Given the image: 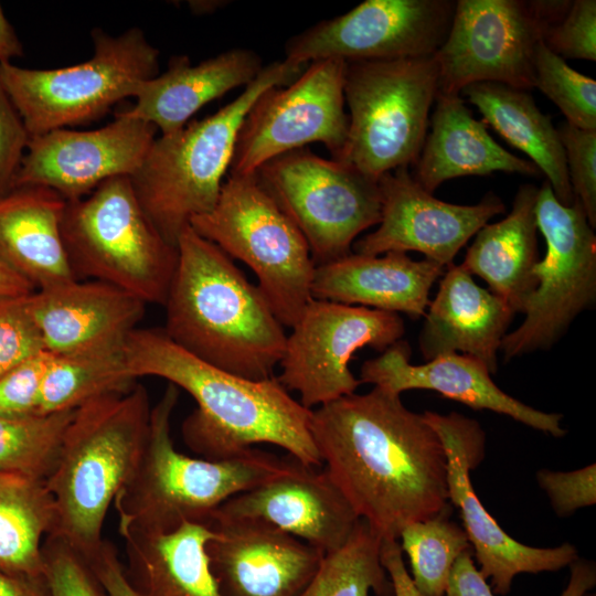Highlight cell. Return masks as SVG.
I'll use <instances>...</instances> for the list:
<instances>
[{
    "instance_id": "ba28073f",
    "label": "cell",
    "mask_w": 596,
    "mask_h": 596,
    "mask_svg": "<svg viewBox=\"0 0 596 596\" xmlns=\"http://www.w3.org/2000/svg\"><path fill=\"white\" fill-rule=\"evenodd\" d=\"M92 40V56L75 65L36 70L0 63V79L30 137L95 120L159 74V50L141 29L118 35L94 29Z\"/></svg>"
},
{
    "instance_id": "60d3db41",
    "label": "cell",
    "mask_w": 596,
    "mask_h": 596,
    "mask_svg": "<svg viewBox=\"0 0 596 596\" xmlns=\"http://www.w3.org/2000/svg\"><path fill=\"white\" fill-rule=\"evenodd\" d=\"M552 52L566 58L596 61V1L575 0L542 34Z\"/></svg>"
},
{
    "instance_id": "8fae6325",
    "label": "cell",
    "mask_w": 596,
    "mask_h": 596,
    "mask_svg": "<svg viewBox=\"0 0 596 596\" xmlns=\"http://www.w3.org/2000/svg\"><path fill=\"white\" fill-rule=\"evenodd\" d=\"M255 173L305 237L316 266L352 253L355 238L381 221L377 180L306 147L270 159Z\"/></svg>"
},
{
    "instance_id": "9c48e42d",
    "label": "cell",
    "mask_w": 596,
    "mask_h": 596,
    "mask_svg": "<svg viewBox=\"0 0 596 596\" xmlns=\"http://www.w3.org/2000/svg\"><path fill=\"white\" fill-rule=\"evenodd\" d=\"M190 226L252 269L284 327L297 322L312 299L316 265L305 237L256 173L228 174L214 207Z\"/></svg>"
},
{
    "instance_id": "e575fe53",
    "label": "cell",
    "mask_w": 596,
    "mask_h": 596,
    "mask_svg": "<svg viewBox=\"0 0 596 596\" xmlns=\"http://www.w3.org/2000/svg\"><path fill=\"white\" fill-rule=\"evenodd\" d=\"M74 413L0 416V473L46 481L57 464Z\"/></svg>"
},
{
    "instance_id": "836d02e7",
    "label": "cell",
    "mask_w": 596,
    "mask_h": 596,
    "mask_svg": "<svg viewBox=\"0 0 596 596\" xmlns=\"http://www.w3.org/2000/svg\"><path fill=\"white\" fill-rule=\"evenodd\" d=\"M382 539L362 519L348 541L323 555L299 596H394L389 574L381 561Z\"/></svg>"
},
{
    "instance_id": "db71d44e",
    "label": "cell",
    "mask_w": 596,
    "mask_h": 596,
    "mask_svg": "<svg viewBox=\"0 0 596 596\" xmlns=\"http://www.w3.org/2000/svg\"><path fill=\"white\" fill-rule=\"evenodd\" d=\"M584 596H595V594L586 593Z\"/></svg>"
},
{
    "instance_id": "ab89813d",
    "label": "cell",
    "mask_w": 596,
    "mask_h": 596,
    "mask_svg": "<svg viewBox=\"0 0 596 596\" xmlns=\"http://www.w3.org/2000/svg\"><path fill=\"white\" fill-rule=\"evenodd\" d=\"M26 296L0 298V376L46 351Z\"/></svg>"
},
{
    "instance_id": "4fadbf2b",
    "label": "cell",
    "mask_w": 596,
    "mask_h": 596,
    "mask_svg": "<svg viewBox=\"0 0 596 596\" xmlns=\"http://www.w3.org/2000/svg\"><path fill=\"white\" fill-rule=\"evenodd\" d=\"M535 215L546 252L532 268L536 287L523 322L502 339L499 351L505 361L550 349L596 300V236L579 202L563 205L545 181Z\"/></svg>"
},
{
    "instance_id": "c3c4849f",
    "label": "cell",
    "mask_w": 596,
    "mask_h": 596,
    "mask_svg": "<svg viewBox=\"0 0 596 596\" xmlns=\"http://www.w3.org/2000/svg\"><path fill=\"white\" fill-rule=\"evenodd\" d=\"M0 596H50L45 578L13 575L0 568Z\"/></svg>"
},
{
    "instance_id": "d4e9b609",
    "label": "cell",
    "mask_w": 596,
    "mask_h": 596,
    "mask_svg": "<svg viewBox=\"0 0 596 596\" xmlns=\"http://www.w3.org/2000/svg\"><path fill=\"white\" fill-rule=\"evenodd\" d=\"M445 267L403 252L349 255L315 268L311 295L319 300L362 306L411 318L426 315L433 284Z\"/></svg>"
},
{
    "instance_id": "cb8c5ba5",
    "label": "cell",
    "mask_w": 596,
    "mask_h": 596,
    "mask_svg": "<svg viewBox=\"0 0 596 596\" xmlns=\"http://www.w3.org/2000/svg\"><path fill=\"white\" fill-rule=\"evenodd\" d=\"M445 269L425 315L419 350L427 361L460 351L496 373L498 352L515 312L503 299L478 286L461 264Z\"/></svg>"
},
{
    "instance_id": "b9f144b4",
    "label": "cell",
    "mask_w": 596,
    "mask_h": 596,
    "mask_svg": "<svg viewBox=\"0 0 596 596\" xmlns=\"http://www.w3.org/2000/svg\"><path fill=\"white\" fill-rule=\"evenodd\" d=\"M52 353L42 351L0 376V416L39 414L40 394Z\"/></svg>"
},
{
    "instance_id": "7bdbcfd3",
    "label": "cell",
    "mask_w": 596,
    "mask_h": 596,
    "mask_svg": "<svg viewBox=\"0 0 596 596\" xmlns=\"http://www.w3.org/2000/svg\"><path fill=\"white\" fill-rule=\"evenodd\" d=\"M536 479L560 517H567L579 508L596 503L595 464L566 472L542 469L536 473Z\"/></svg>"
},
{
    "instance_id": "ffe728a7",
    "label": "cell",
    "mask_w": 596,
    "mask_h": 596,
    "mask_svg": "<svg viewBox=\"0 0 596 596\" xmlns=\"http://www.w3.org/2000/svg\"><path fill=\"white\" fill-rule=\"evenodd\" d=\"M206 551L222 596H299L323 553L265 522L211 517Z\"/></svg>"
},
{
    "instance_id": "e0dca14e",
    "label": "cell",
    "mask_w": 596,
    "mask_h": 596,
    "mask_svg": "<svg viewBox=\"0 0 596 596\" xmlns=\"http://www.w3.org/2000/svg\"><path fill=\"white\" fill-rule=\"evenodd\" d=\"M425 421L443 443L447 458L448 499L459 509L480 573L491 578L494 593L510 592L513 578L521 573L536 574L570 566L578 555L570 543L556 547H533L508 535L477 497L470 469L483 454L485 433L478 422L455 412L440 415L426 411Z\"/></svg>"
},
{
    "instance_id": "d590c367",
    "label": "cell",
    "mask_w": 596,
    "mask_h": 596,
    "mask_svg": "<svg viewBox=\"0 0 596 596\" xmlns=\"http://www.w3.org/2000/svg\"><path fill=\"white\" fill-rule=\"evenodd\" d=\"M448 514L449 508L426 521L408 524L400 534L412 581L424 596H444L454 563L471 547L465 530Z\"/></svg>"
},
{
    "instance_id": "816d5d0a",
    "label": "cell",
    "mask_w": 596,
    "mask_h": 596,
    "mask_svg": "<svg viewBox=\"0 0 596 596\" xmlns=\"http://www.w3.org/2000/svg\"><path fill=\"white\" fill-rule=\"evenodd\" d=\"M34 287L0 259V298L26 296Z\"/></svg>"
},
{
    "instance_id": "277c9868",
    "label": "cell",
    "mask_w": 596,
    "mask_h": 596,
    "mask_svg": "<svg viewBox=\"0 0 596 596\" xmlns=\"http://www.w3.org/2000/svg\"><path fill=\"white\" fill-rule=\"evenodd\" d=\"M150 411L141 384L75 409L46 486L55 504L50 535L84 558L104 541L108 509L137 471L148 439Z\"/></svg>"
},
{
    "instance_id": "f1b7e54d",
    "label": "cell",
    "mask_w": 596,
    "mask_h": 596,
    "mask_svg": "<svg viewBox=\"0 0 596 596\" xmlns=\"http://www.w3.org/2000/svg\"><path fill=\"white\" fill-rule=\"evenodd\" d=\"M128 560L127 577L140 596H222L206 551L207 522H185L167 533L118 523Z\"/></svg>"
},
{
    "instance_id": "2e32d148",
    "label": "cell",
    "mask_w": 596,
    "mask_h": 596,
    "mask_svg": "<svg viewBox=\"0 0 596 596\" xmlns=\"http://www.w3.org/2000/svg\"><path fill=\"white\" fill-rule=\"evenodd\" d=\"M454 9L449 0H366L288 39L285 60L309 64L433 55L448 34Z\"/></svg>"
},
{
    "instance_id": "d6986e66",
    "label": "cell",
    "mask_w": 596,
    "mask_h": 596,
    "mask_svg": "<svg viewBox=\"0 0 596 596\" xmlns=\"http://www.w3.org/2000/svg\"><path fill=\"white\" fill-rule=\"evenodd\" d=\"M377 183L381 221L375 231L355 240L352 252L356 254L415 251L446 268L491 217L505 212L504 203L491 192L473 205L440 201L417 183L408 168L387 172Z\"/></svg>"
},
{
    "instance_id": "7c38bea8",
    "label": "cell",
    "mask_w": 596,
    "mask_h": 596,
    "mask_svg": "<svg viewBox=\"0 0 596 596\" xmlns=\"http://www.w3.org/2000/svg\"><path fill=\"white\" fill-rule=\"evenodd\" d=\"M571 1L459 0L448 34L433 54L438 94L459 95L468 85L493 82L534 88V52L542 34Z\"/></svg>"
},
{
    "instance_id": "bcb514c9",
    "label": "cell",
    "mask_w": 596,
    "mask_h": 596,
    "mask_svg": "<svg viewBox=\"0 0 596 596\" xmlns=\"http://www.w3.org/2000/svg\"><path fill=\"white\" fill-rule=\"evenodd\" d=\"M444 596H493L486 578L475 566L472 547L461 553L454 563Z\"/></svg>"
},
{
    "instance_id": "681fc988",
    "label": "cell",
    "mask_w": 596,
    "mask_h": 596,
    "mask_svg": "<svg viewBox=\"0 0 596 596\" xmlns=\"http://www.w3.org/2000/svg\"><path fill=\"white\" fill-rule=\"evenodd\" d=\"M570 568V582L561 596H584L596 584L595 564L577 557Z\"/></svg>"
},
{
    "instance_id": "4316f807",
    "label": "cell",
    "mask_w": 596,
    "mask_h": 596,
    "mask_svg": "<svg viewBox=\"0 0 596 596\" xmlns=\"http://www.w3.org/2000/svg\"><path fill=\"white\" fill-rule=\"evenodd\" d=\"M65 204L38 187L0 196V259L38 290L77 279L62 237Z\"/></svg>"
},
{
    "instance_id": "d6a6232c",
    "label": "cell",
    "mask_w": 596,
    "mask_h": 596,
    "mask_svg": "<svg viewBox=\"0 0 596 596\" xmlns=\"http://www.w3.org/2000/svg\"><path fill=\"white\" fill-rule=\"evenodd\" d=\"M125 344L52 354L41 387L39 414L75 411L103 395L129 390L136 379L129 371Z\"/></svg>"
},
{
    "instance_id": "83f0119b",
    "label": "cell",
    "mask_w": 596,
    "mask_h": 596,
    "mask_svg": "<svg viewBox=\"0 0 596 596\" xmlns=\"http://www.w3.org/2000/svg\"><path fill=\"white\" fill-rule=\"evenodd\" d=\"M432 131L415 162L417 183L432 193L445 181L494 171L538 175L539 169L496 142L459 95L437 94Z\"/></svg>"
},
{
    "instance_id": "74e56055",
    "label": "cell",
    "mask_w": 596,
    "mask_h": 596,
    "mask_svg": "<svg viewBox=\"0 0 596 596\" xmlns=\"http://www.w3.org/2000/svg\"><path fill=\"white\" fill-rule=\"evenodd\" d=\"M558 136L565 152L570 184L592 228L596 227V130L560 124Z\"/></svg>"
},
{
    "instance_id": "8992f818",
    "label": "cell",
    "mask_w": 596,
    "mask_h": 596,
    "mask_svg": "<svg viewBox=\"0 0 596 596\" xmlns=\"http://www.w3.org/2000/svg\"><path fill=\"white\" fill-rule=\"evenodd\" d=\"M307 65L285 58L264 65L242 94L216 113L156 137L130 181L145 213L168 243L177 247L191 220L216 204L241 125L257 97L269 87L289 85Z\"/></svg>"
},
{
    "instance_id": "30bf717a",
    "label": "cell",
    "mask_w": 596,
    "mask_h": 596,
    "mask_svg": "<svg viewBox=\"0 0 596 596\" xmlns=\"http://www.w3.org/2000/svg\"><path fill=\"white\" fill-rule=\"evenodd\" d=\"M437 94L433 55L345 62L349 130L337 161L375 180L415 164Z\"/></svg>"
},
{
    "instance_id": "9a60e30c",
    "label": "cell",
    "mask_w": 596,
    "mask_h": 596,
    "mask_svg": "<svg viewBox=\"0 0 596 596\" xmlns=\"http://www.w3.org/2000/svg\"><path fill=\"white\" fill-rule=\"evenodd\" d=\"M291 329L276 377L309 409L355 393L362 384L350 370L356 351L383 352L405 333L398 313L315 298Z\"/></svg>"
},
{
    "instance_id": "603a6c76",
    "label": "cell",
    "mask_w": 596,
    "mask_h": 596,
    "mask_svg": "<svg viewBox=\"0 0 596 596\" xmlns=\"http://www.w3.org/2000/svg\"><path fill=\"white\" fill-rule=\"evenodd\" d=\"M25 301L45 350L55 355L125 344L146 309L143 301L99 280L39 289Z\"/></svg>"
},
{
    "instance_id": "f907efd6",
    "label": "cell",
    "mask_w": 596,
    "mask_h": 596,
    "mask_svg": "<svg viewBox=\"0 0 596 596\" xmlns=\"http://www.w3.org/2000/svg\"><path fill=\"white\" fill-rule=\"evenodd\" d=\"M23 55V46L0 4V63L12 62Z\"/></svg>"
},
{
    "instance_id": "8d00e7d4",
    "label": "cell",
    "mask_w": 596,
    "mask_h": 596,
    "mask_svg": "<svg viewBox=\"0 0 596 596\" xmlns=\"http://www.w3.org/2000/svg\"><path fill=\"white\" fill-rule=\"evenodd\" d=\"M534 87L551 99L567 123L596 130V82L552 52L542 40L534 52Z\"/></svg>"
},
{
    "instance_id": "484cf974",
    "label": "cell",
    "mask_w": 596,
    "mask_h": 596,
    "mask_svg": "<svg viewBox=\"0 0 596 596\" xmlns=\"http://www.w3.org/2000/svg\"><path fill=\"white\" fill-rule=\"evenodd\" d=\"M262 57L249 49L234 47L192 64L187 55L172 56L162 74L141 83L135 103L117 114L151 124L169 135L184 127L207 103L262 72Z\"/></svg>"
},
{
    "instance_id": "1f68e13d",
    "label": "cell",
    "mask_w": 596,
    "mask_h": 596,
    "mask_svg": "<svg viewBox=\"0 0 596 596\" xmlns=\"http://www.w3.org/2000/svg\"><path fill=\"white\" fill-rule=\"evenodd\" d=\"M55 525L54 499L46 481L0 473V568L44 577L43 543Z\"/></svg>"
},
{
    "instance_id": "7a4b0ae2",
    "label": "cell",
    "mask_w": 596,
    "mask_h": 596,
    "mask_svg": "<svg viewBox=\"0 0 596 596\" xmlns=\"http://www.w3.org/2000/svg\"><path fill=\"white\" fill-rule=\"evenodd\" d=\"M125 350L135 379H164L196 402L181 434L202 458L230 459L265 443L285 449L304 466L322 465L310 432L312 409L295 400L276 376L254 381L221 370L177 345L162 328L135 329Z\"/></svg>"
},
{
    "instance_id": "ee69618b",
    "label": "cell",
    "mask_w": 596,
    "mask_h": 596,
    "mask_svg": "<svg viewBox=\"0 0 596 596\" xmlns=\"http://www.w3.org/2000/svg\"><path fill=\"white\" fill-rule=\"evenodd\" d=\"M30 136L0 79V196L13 190Z\"/></svg>"
},
{
    "instance_id": "f546056e",
    "label": "cell",
    "mask_w": 596,
    "mask_h": 596,
    "mask_svg": "<svg viewBox=\"0 0 596 596\" xmlns=\"http://www.w3.org/2000/svg\"><path fill=\"white\" fill-rule=\"evenodd\" d=\"M538 192L533 184L521 185L511 212L476 233L461 264L470 275L482 278L515 313L524 311L536 287L532 268L538 262Z\"/></svg>"
},
{
    "instance_id": "4dcf8cb0",
    "label": "cell",
    "mask_w": 596,
    "mask_h": 596,
    "mask_svg": "<svg viewBox=\"0 0 596 596\" xmlns=\"http://www.w3.org/2000/svg\"><path fill=\"white\" fill-rule=\"evenodd\" d=\"M460 93L477 107L486 126H491L507 142L531 158L546 175L556 199L571 206L574 195L557 128L550 116L538 108L532 95L493 82L473 83Z\"/></svg>"
},
{
    "instance_id": "3957f363",
    "label": "cell",
    "mask_w": 596,
    "mask_h": 596,
    "mask_svg": "<svg viewBox=\"0 0 596 596\" xmlns=\"http://www.w3.org/2000/svg\"><path fill=\"white\" fill-rule=\"evenodd\" d=\"M164 302L167 336L198 359L237 376L270 379L287 334L257 285L190 225Z\"/></svg>"
},
{
    "instance_id": "44dd1931",
    "label": "cell",
    "mask_w": 596,
    "mask_h": 596,
    "mask_svg": "<svg viewBox=\"0 0 596 596\" xmlns=\"http://www.w3.org/2000/svg\"><path fill=\"white\" fill-rule=\"evenodd\" d=\"M211 517L262 521L323 554L340 549L360 521L326 469L298 461L286 472L226 500Z\"/></svg>"
},
{
    "instance_id": "5bb4252c",
    "label": "cell",
    "mask_w": 596,
    "mask_h": 596,
    "mask_svg": "<svg viewBox=\"0 0 596 596\" xmlns=\"http://www.w3.org/2000/svg\"><path fill=\"white\" fill-rule=\"evenodd\" d=\"M344 75V61L318 60L289 85L263 92L243 119L228 174L255 173L270 159L311 142L323 143L338 160L349 130Z\"/></svg>"
},
{
    "instance_id": "7dc6e473",
    "label": "cell",
    "mask_w": 596,
    "mask_h": 596,
    "mask_svg": "<svg viewBox=\"0 0 596 596\" xmlns=\"http://www.w3.org/2000/svg\"><path fill=\"white\" fill-rule=\"evenodd\" d=\"M381 561L392 582L394 596H424L406 571L398 541H382Z\"/></svg>"
},
{
    "instance_id": "f6af8a7d",
    "label": "cell",
    "mask_w": 596,
    "mask_h": 596,
    "mask_svg": "<svg viewBox=\"0 0 596 596\" xmlns=\"http://www.w3.org/2000/svg\"><path fill=\"white\" fill-rule=\"evenodd\" d=\"M85 561L106 596H140L130 584L111 542L104 540Z\"/></svg>"
},
{
    "instance_id": "f35d334b",
    "label": "cell",
    "mask_w": 596,
    "mask_h": 596,
    "mask_svg": "<svg viewBox=\"0 0 596 596\" xmlns=\"http://www.w3.org/2000/svg\"><path fill=\"white\" fill-rule=\"evenodd\" d=\"M43 557L50 596H106L85 558L61 539L46 536Z\"/></svg>"
},
{
    "instance_id": "5b68a950",
    "label": "cell",
    "mask_w": 596,
    "mask_h": 596,
    "mask_svg": "<svg viewBox=\"0 0 596 596\" xmlns=\"http://www.w3.org/2000/svg\"><path fill=\"white\" fill-rule=\"evenodd\" d=\"M178 398L179 389L169 383L150 411L140 464L114 500L118 523L167 533L185 522H207L226 500L286 472L297 462L290 456L281 458L256 448L223 460L181 454L170 429Z\"/></svg>"
},
{
    "instance_id": "7402d4cb",
    "label": "cell",
    "mask_w": 596,
    "mask_h": 596,
    "mask_svg": "<svg viewBox=\"0 0 596 596\" xmlns=\"http://www.w3.org/2000/svg\"><path fill=\"white\" fill-rule=\"evenodd\" d=\"M409 359L411 347L401 339L366 360L359 380L397 395L413 389L433 390L473 409L508 415L554 437L566 434L560 425L562 414L538 411L504 393L491 380L487 366L472 356L447 353L421 365L411 364Z\"/></svg>"
},
{
    "instance_id": "f5cc1de1",
    "label": "cell",
    "mask_w": 596,
    "mask_h": 596,
    "mask_svg": "<svg viewBox=\"0 0 596 596\" xmlns=\"http://www.w3.org/2000/svg\"><path fill=\"white\" fill-rule=\"evenodd\" d=\"M226 1H190L189 7L191 8L193 13L203 14V13H211L217 10L219 8L225 6Z\"/></svg>"
},
{
    "instance_id": "6da1fadb",
    "label": "cell",
    "mask_w": 596,
    "mask_h": 596,
    "mask_svg": "<svg viewBox=\"0 0 596 596\" xmlns=\"http://www.w3.org/2000/svg\"><path fill=\"white\" fill-rule=\"evenodd\" d=\"M310 432L332 481L382 541L449 508L447 458L423 414L373 386L312 409Z\"/></svg>"
},
{
    "instance_id": "ac0fdd59",
    "label": "cell",
    "mask_w": 596,
    "mask_h": 596,
    "mask_svg": "<svg viewBox=\"0 0 596 596\" xmlns=\"http://www.w3.org/2000/svg\"><path fill=\"white\" fill-rule=\"evenodd\" d=\"M157 131L149 123L116 113L97 129L61 128L30 137L13 189L45 188L65 201L82 199L109 179L131 177Z\"/></svg>"
},
{
    "instance_id": "52a82bcc",
    "label": "cell",
    "mask_w": 596,
    "mask_h": 596,
    "mask_svg": "<svg viewBox=\"0 0 596 596\" xmlns=\"http://www.w3.org/2000/svg\"><path fill=\"white\" fill-rule=\"evenodd\" d=\"M61 230L77 279L109 284L146 305H164L178 247L149 220L130 177L109 179L88 195L66 201Z\"/></svg>"
}]
</instances>
